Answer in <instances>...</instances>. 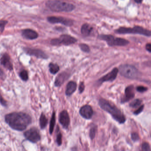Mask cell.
<instances>
[{"instance_id":"6da1fadb","label":"cell","mask_w":151,"mask_h":151,"mask_svg":"<svg viewBox=\"0 0 151 151\" xmlns=\"http://www.w3.org/2000/svg\"><path fill=\"white\" fill-rule=\"evenodd\" d=\"M5 121L12 129L22 131L24 130L32 122V118L26 113H10L5 116Z\"/></svg>"},{"instance_id":"7a4b0ae2","label":"cell","mask_w":151,"mask_h":151,"mask_svg":"<svg viewBox=\"0 0 151 151\" xmlns=\"http://www.w3.org/2000/svg\"><path fill=\"white\" fill-rule=\"evenodd\" d=\"M99 104L102 109L109 113L113 118L119 123H124L126 121V118L122 111L108 101L101 99L99 101Z\"/></svg>"},{"instance_id":"3957f363","label":"cell","mask_w":151,"mask_h":151,"mask_svg":"<svg viewBox=\"0 0 151 151\" xmlns=\"http://www.w3.org/2000/svg\"><path fill=\"white\" fill-rule=\"evenodd\" d=\"M46 6L52 11L57 12H71L75 6L71 3L60 0H51L46 3Z\"/></svg>"},{"instance_id":"277c9868","label":"cell","mask_w":151,"mask_h":151,"mask_svg":"<svg viewBox=\"0 0 151 151\" xmlns=\"http://www.w3.org/2000/svg\"><path fill=\"white\" fill-rule=\"evenodd\" d=\"M119 71L122 76L129 79H137L140 76L138 70L134 66L129 64H123L120 66Z\"/></svg>"},{"instance_id":"5b68a950","label":"cell","mask_w":151,"mask_h":151,"mask_svg":"<svg viewBox=\"0 0 151 151\" xmlns=\"http://www.w3.org/2000/svg\"><path fill=\"white\" fill-rule=\"evenodd\" d=\"M115 32L118 34H139L145 35L147 37L151 36V32L148 30L144 29L140 26H135L133 28L121 27L115 31Z\"/></svg>"},{"instance_id":"8992f818","label":"cell","mask_w":151,"mask_h":151,"mask_svg":"<svg viewBox=\"0 0 151 151\" xmlns=\"http://www.w3.org/2000/svg\"><path fill=\"white\" fill-rule=\"evenodd\" d=\"M100 38L106 41L110 46H124L129 44V41L126 40L121 38H115L111 35H101L100 36Z\"/></svg>"},{"instance_id":"52a82bcc","label":"cell","mask_w":151,"mask_h":151,"mask_svg":"<svg viewBox=\"0 0 151 151\" xmlns=\"http://www.w3.org/2000/svg\"><path fill=\"white\" fill-rule=\"evenodd\" d=\"M24 136L27 139L32 143H37L40 139L39 132L35 128H31L24 132Z\"/></svg>"},{"instance_id":"ba28073f","label":"cell","mask_w":151,"mask_h":151,"mask_svg":"<svg viewBox=\"0 0 151 151\" xmlns=\"http://www.w3.org/2000/svg\"><path fill=\"white\" fill-rule=\"evenodd\" d=\"M47 20L51 23H60L67 26H71L73 24V22L72 20L64 18V17H50L47 18Z\"/></svg>"},{"instance_id":"9c48e42d","label":"cell","mask_w":151,"mask_h":151,"mask_svg":"<svg viewBox=\"0 0 151 151\" xmlns=\"http://www.w3.org/2000/svg\"><path fill=\"white\" fill-rule=\"evenodd\" d=\"M24 51L29 55L36 56L37 58L46 59L48 58L47 55L41 50L34 48H25Z\"/></svg>"},{"instance_id":"30bf717a","label":"cell","mask_w":151,"mask_h":151,"mask_svg":"<svg viewBox=\"0 0 151 151\" xmlns=\"http://www.w3.org/2000/svg\"><path fill=\"white\" fill-rule=\"evenodd\" d=\"M118 71L119 70L117 68H114L111 72L108 73L106 76L99 79V82L100 83H102L104 82H112L114 81L116 78Z\"/></svg>"},{"instance_id":"8fae6325","label":"cell","mask_w":151,"mask_h":151,"mask_svg":"<svg viewBox=\"0 0 151 151\" xmlns=\"http://www.w3.org/2000/svg\"><path fill=\"white\" fill-rule=\"evenodd\" d=\"M59 122L64 129H67L68 128L70 123V119L67 111L63 110L60 113Z\"/></svg>"},{"instance_id":"7c38bea8","label":"cell","mask_w":151,"mask_h":151,"mask_svg":"<svg viewBox=\"0 0 151 151\" xmlns=\"http://www.w3.org/2000/svg\"><path fill=\"white\" fill-rule=\"evenodd\" d=\"M135 97V91L133 85L129 86L125 88L124 96L122 99V103L128 102Z\"/></svg>"},{"instance_id":"4fadbf2b","label":"cell","mask_w":151,"mask_h":151,"mask_svg":"<svg viewBox=\"0 0 151 151\" xmlns=\"http://www.w3.org/2000/svg\"><path fill=\"white\" fill-rule=\"evenodd\" d=\"M80 115L83 118L90 119L93 115V111L92 108L89 105H85L81 107L79 111Z\"/></svg>"},{"instance_id":"5bb4252c","label":"cell","mask_w":151,"mask_h":151,"mask_svg":"<svg viewBox=\"0 0 151 151\" xmlns=\"http://www.w3.org/2000/svg\"><path fill=\"white\" fill-rule=\"evenodd\" d=\"M59 39L60 40V45L63 44L65 45H69L75 44L77 41L76 39L75 38L68 35H62Z\"/></svg>"},{"instance_id":"9a60e30c","label":"cell","mask_w":151,"mask_h":151,"mask_svg":"<svg viewBox=\"0 0 151 151\" xmlns=\"http://www.w3.org/2000/svg\"><path fill=\"white\" fill-rule=\"evenodd\" d=\"M1 64L9 70H13V65L10 61V57L7 54H5L1 59Z\"/></svg>"},{"instance_id":"2e32d148","label":"cell","mask_w":151,"mask_h":151,"mask_svg":"<svg viewBox=\"0 0 151 151\" xmlns=\"http://www.w3.org/2000/svg\"><path fill=\"white\" fill-rule=\"evenodd\" d=\"M69 75L65 72H62L57 76L55 78V85L56 86H61L65 81L68 78Z\"/></svg>"},{"instance_id":"e0dca14e","label":"cell","mask_w":151,"mask_h":151,"mask_svg":"<svg viewBox=\"0 0 151 151\" xmlns=\"http://www.w3.org/2000/svg\"><path fill=\"white\" fill-rule=\"evenodd\" d=\"M22 35L24 38L29 40H34L38 37V34L33 30L25 29L23 31Z\"/></svg>"},{"instance_id":"ac0fdd59","label":"cell","mask_w":151,"mask_h":151,"mask_svg":"<svg viewBox=\"0 0 151 151\" xmlns=\"http://www.w3.org/2000/svg\"><path fill=\"white\" fill-rule=\"evenodd\" d=\"M77 84L76 82L73 81H70L68 83L66 87V95L69 96L72 95L75 91L76 90Z\"/></svg>"},{"instance_id":"d6986e66","label":"cell","mask_w":151,"mask_h":151,"mask_svg":"<svg viewBox=\"0 0 151 151\" xmlns=\"http://www.w3.org/2000/svg\"><path fill=\"white\" fill-rule=\"evenodd\" d=\"M93 28L88 24H85L81 28V31L82 34L84 36H88L91 34Z\"/></svg>"},{"instance_id":"ffe728a7","label":"cell","mask_w":151,"mask_h":151,"mask_svg":"<svg viewBox=\"0 0 151 151\" xmlns=\"http://www.w3.org/2000/svg\"><path fill=\"white\" fill-rule=\"evenodd\" d=\"M47 122H48V120L47 118L46 117L45 115L42 113L40 118V124L41 129H45L47 125Z\"/></svg>"},{"instance_id":"44dd1931","label":"cell","mask_w":151,"mask_h":151,"mask_svg":"<svg viewBox=\"0 0 151 151\" xmlns=\"http://www.w3.org/2000/svg\"><path fill=\"white\" fill-rule=\"evenodd\" d=\"M49 67L50 72L52 74H54V75L56 74L59 71V70H60L59 66L57 64H55V63H50Z\"/></svg>"},{"instance_id":"7402d4cb","label":"cell","mask_w":151,"mask_h":151,"mask_svg":"<svg viewBox=\"0 0 151 151\" xmlns=\"http://www.w3.org/2000/svg\"><path fill=\"white\" fill-rule=\"evenodd\" d=\"M55 124V112H54L52 115V118H51V121H50V127H49V132L51 134H52L53 132Z\"/></svg>"},{"instance_id":"603a6c76","label":"cell","mask_w":151,"mask_h":151,"mask_svg":"<svg viewBox=\"0 0 151 151\" xmlns=\"http://www.w3.org/2000/svg\"><path fill=\"white\" fill-rule=\"evenodd\" d=\"M141 103H142V101L140 99H136L134 100L130 103L129 106L131 107L136 108L140 106Z\"/></svg>"},{"instance_id":"cb8c5ba5","label":"cell","mask_w":151,"mask_h":151,"mask_svg":"<svg viewBox=\"0 0 151 151\" xmlns=\"http://www.w3.org/2000/svg\"><path fill=\"white\" fill-rule=\"evenodd\" d=\"M20 76L23 81H26L29 79L28 73L26 70H23L21 71L20 74Z\"/></svg>"},{"instance_id":"d4e9b609","label":"cell","mask_w":151,"mask_h":151,"mask_svg":"<svg viewBox=\"0 0 151 151\" xmlns=\"http://www.w3.org/2000/svg\"><path fill=\"white\" fill-rule=\"evenodd\" d=\"M97 129V127L96 126H93L91 128L90 131V137L91 139H93V138L95 137Z\"/></svg>"},{"instance_id":"484cf974","label":"cell","mask_w":151,"mask_h":151,"mask_svg":"<svg viewBox=\"0 0 151 151\" xmlns=\"http://www.w3.org/2000/svg\"><path fill=\"white\" fill-rule=\"evenodd\" d=\"M79 47L81 50L85 52H89L90 49L89 47L87 45L84 44H81L79 45Z\"/></svg>"},{"instance_id":"4316f807","label":"cell","mask_w":151,"mask_h":151,"mask_svg":"<svg viewBox=\"0 0 151 151\" xmlns=\"http://www.w3.org/2000/svg\"><path fill=\"white\" fill-rule=\"evenodd\" d=\"M142 150L144 151H150L151 150L150 145L147 142L143 143L142 146Z\"/></svg>"},{"instance_id":"83f0119b","label":"cell","mask_w":151,"mask_h":151,"mask_svg":"<svg viewBox=\"0 0 151 151\" xmlns=\"http://www.w3.org/2000/svg\"><path fill=\"white\" fill-rule=\"evenodd\" d=\"M8 22L6 21H0V32H2L5 29V26Z\"/></svg>"},{"instance_id":"f1b7e54d","label":"cell","mask_w":151,"mask_h":151,"mask_svg":"<svg viewBox=\"0 0 151 151\" xmlns=\"http://www.w3.org/2000/svg\"><path fill=\"white\" fill-rule=\"evenodd\" d=\"M56 142L58 145L60 146L62 143V136L61 133H59L57 135L56 138Z\"/></svg>"},{"instance_id":"f546056e","label":"cell","mask_w":151,"mask_h":151,"mask_svg":"<svg viewBox=\"0 0 151 151\" xmlns=\"http://www.w3.org/2000/svg\"><path fill=\"white\" fill-rule=\"evenodd\" d=\"M131 138L133 141H137L139 139V137L138 134L137 132H133L131 134Z\"/></svg>"},{"instance_id":"4dcf8cb0","label":"cell","mask_w":151,"mask_h":151,"mask_svg":"<svg viewBox=\"0 0 151 151\" xmlns=\"http://www.w3.org/2000/svg\"><path fill=\"white\" fill-rule=\"evenodd\" d=\"M136 89H137V91L138 92L141 93L146 91L147 90V88L146 87L142 86H137Z\"/></svg>"},{"instance_id":"1f68e13d","label":"cell","mask_w":151,"mask_h":151,"mask_svg":"<svg viewBox=\"0 0 151 151\" xmlns=\"http://www.w3.org/2000/svg\"><path fill=\"white\" fill-rule=\"evenodd\" d=\"M144 105H142V106H140L137 109L135 110L134 112V114L136 115H138L139 114H140L142 111H143V109H144Z\"/></svg>"},{"instance_id":"d6a6232c","label":"cell","mask_w":151,"mask_h":151,"mask_svg":"<svg viewBox=\"0 0 151 151\" xmlns=\"http://www.w3.org/2000/svg\"><path fill=\"white\" fill-rule=\"evenodd\" d=\"M51 44L53 45H60V40L59 39H53L51 42Z\"/></svg>"},{"instance_id":"836d02e7","label":"cell","mask_w":151,"mask_h":151,"mask_svg":"<svg viewBox=\"0 0 151 151\" xmlns=\"http://www.w3.org/2000/svg\"><path fill=\"white\" fill-rule=\"evenodd\" d=\"M85 89V85L84 84L83 82H81L80 83V85H79V93H81L83 92L84 90Z\"/></svg>"},{"instance_id":"e575fe53","label":"cell","mask_w":151,"mask_h":151,"mask_svg":"<svg viewBox=\"0 0 151 151\" xmlns=\"http://www.w3.org/2000/svg\"><path fill=\"white\" fill-rule=\"evenodd\" d=\"M0 103H1L3 106H6V102L5 101V100L3 99V98L1 97V94H0Z\"/></svg>"},{"instance_id":"d590c367","label":"cell","mask_w":151,"mask_h":151,"mask_svg":"<svg viewBox=\"0 0 151 151\" xmlns=\"http://www.w3.org/2000/svg\"><path fill=\"white\" fill-rule=\"evenodd\" d=\"M146 49L147 50L148 52H151V45L150 44H147L146 45Z\"/></svg>"},{"instance_id":"8d00e7d4","label":"cell","mask_w":151,"mask_h":151,"mask_svg":"<svg viewBox=\"0 0 151 151\" xmlns=\"http://www.w3.org/2000/svg\"><path fill=\"white\" fill-rule=\"evenodd\" d=\"M134 1H135V2H137V3L139 4V3H141V2L143 1V0H134Z\"/></svg>"}]
</instances>
